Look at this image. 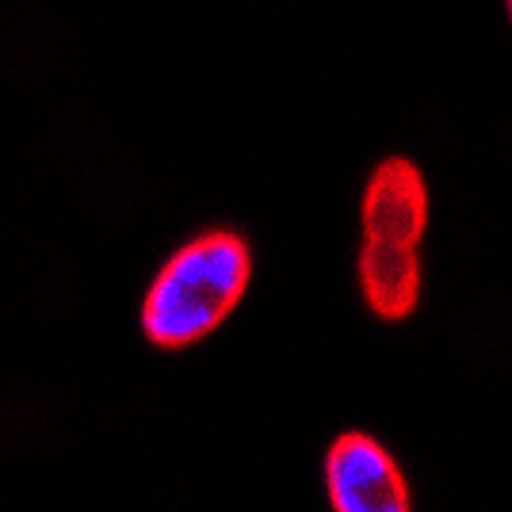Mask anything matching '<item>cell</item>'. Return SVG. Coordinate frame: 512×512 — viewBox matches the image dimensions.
Here are the masks:
<instances>
[{
    "instance_id": "1",
    "label": "cell",
    "mask_w": 512,
    "mask_h": 512,
    "mask_svg": "<svg viewBox=\"0 0 512 512\" xmlns=\"http://www.w3.org/2000/svg\"><path fill=\"white\" fill-rule=\"evenodd\" d=\"M253 279V249L234 230H211L165 260L142 299V333L157 348H188L237 310Z\"/></svg>"
},
{
    "instance_id": "3",
    "label": "cell",
    "mask_w": 512,
    "mask_h": 512,
    "mask_svg": "<svg viewBox=\"0 0 512 512\" xmlns=\"http://www.w3.org/2000/svg\"><path fill=\"white\" fill-rule=\"evenodd\" d=\"M428 226V184L406 157H390L363 188V241L417 249Z\"/></svg>"
},
{
    "instance_id": "5",
    "label": "cell",
    "mask_w": 512,
    "mask_h": 512,
    "mask_svg": "<svg viewBox=\"0 0 512 512\" xmlns=\"http://www.w3.org/2000/svg\"><path fill=\"white\" fill-rule=\"evenodd\" d=\"M509 16H512V0H509Z\"/></svg>"
},
{
    "instance_id": "2",
    "label": "cell",
    "mask_w": 512,
    "mask_h": 512,
    "mask_svg": "<svg viewBox=\"0 0 512 512\" xmlns=\"http://www.w3.org/2000/svg\"><path fill=\"white\" fill-rule=\"evenodd\" d=\"M325 490L333 512H413L398 459L367 432H344L325 455Z\"/></svg>"
},
{
    "instance_id": "4",
    "label": "cell",
    "mask_w": 512,
    "mask_h": 512,
    "mask_svg": "<svg viewBox=\"0 0 512 512\" xmlns=\"http://www.w3.org/2000/svg\"><path fill=\"white\" fill-rule=\"evenodd\" d=\"M360 287L371 314H379L383 321H406L421 302V256H417V249L363 241Z\"/></svg>"
}]
</instances>
